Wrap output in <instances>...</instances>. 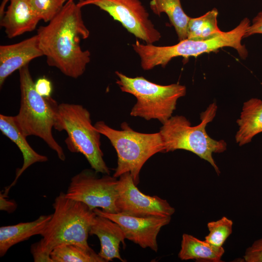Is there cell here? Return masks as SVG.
Returning a JSON list of instances; mask_svg holds the SVG:
<instances>
[{"label":"cell","mask_w":262,"mask_h":262,"mask_svg":"<svg viewBox=\"0 0 262 262\" xmlns=\"http://www.w3.org/2000/svg\"><path fill=\"white\" fill-rule=\"evenodd\" d=\"M81 8L74 1L66 2L48 25L38 28L36 34L48 65L74 79L83 74L90 61L89 51L83 50L80 44L90 33Z\"/></svg>","instance_id":"obj_1"},{"label":"cell","mask_w":262,"mask_h":262,"mask_svg":"<svg viewBox=\"0 0 262 262\" xmlns=\"http://www.w3.org/2000/svg\"><path fill=\"white\" fill-rule=\"evenodd\" d=\"M250 25L249 19L246 17L233 29L223 32L208 40L186 39L169 46H156L153 44L144 45L136 41L132 46L139 56L141 66L145 70H150L158 66L164 67L175 57H196L205 53L215 52L223 47L234 49L240 57L245 59L248 51L245 46L242 44L241 40Z\"/></svg>","instance_id":"obj_2"},{"label":"cell","mask_w":262,"mask_h":262,"mask_svg":"<svg viewBox=\"0 0 262 262\" xmlns=\"http://www.w3.org/2000/svg\"><path fill=\"white\" fill-rule=\"evenodd\" d=\"M51 217L37 242L42 250L50 255L52 249L63 244H74L86 249L91 248L88 238L96 215L84 203L67 197L61 192L52 204Z\"/></svg>","instance_id":"obj_3"},{"label":"cell","mask_w":262,"mask_h":262,"mask_svg":"<svg viewBox=\"0 0 262 262\" xmlns=\"http://www.w3.org/2000/svg\"><path fill=\"white\" fill-rule=\"evenodd\" d=\"M18 71L20 105L18 113L14 116L18 127L26 137L33 135L42 139L64 161L65 152L52 132L58 104L51 97H43L37 92L29 65Z\"/></svg>","instance_id":"obj_4"},{"label":"cell","mask_w":262,"mask_h":262,"mask_svg":"<svg viewBox=\"0 0 262 262\" xmlns=\"http://www.w3.org/2000/svg\"><path fill=\"white\" fill-rule=\"evenodd\" d=\"M217 109L215 103L210 104L200 114L201 122L195 126L183 115L172 116L163 124L159 132L165 152L177 149L192 152L209 162L218 175L220 173L213 157V153H221L227 149L223 140H216L209 136L206 131L207 124L214 118Z\"/></svg>","instance_id":"obj_5"},{"label":"cell","mask_w":262,"mask_h":262,"mask_svg":"<svg viewBox=\"0 0 262 262\" xmlns=\"http://www.w3.org/2000/svg\"><path fill=\"white\" fill-rule=\"evenodd\" d=\"M54 128L65 131V142L71 152L80 153L97 173L110 175L101 149V133L92 125L89 112L82 105L62 103L58 105Z\"/></svg>","instance_id":"obj_6"},{"label":"cell","mask_w":262,"mask_h":262,"mask_svg":"<svg viewBox=\"0 0 262 262\" xmlns=\"http://www.w3.org/2000/svg\"><path fill=\"white\" fill-rule=\"evenodd\" d=\"M95 127L110 141L116 150L117 165L113 176L119 178L129 172L135 184L139 182L140 172L145 163L159 152H165L160 132L145 133L136 131L126 122L121 124V130L114 129L103 121Z\"/></svg>","instance_id":"obj_7"},{"label":"cell","mask_w":262,"mask_h":262,"mask_svg":"<svg viewBox=\"0 0 262 262\" xmlns=\"http://www.w3.org/2000/svg\"><path fill=\"white\" fill-rule=\"evenodd\" d=\"M116 83L122 92L137 99L130 115L147 120L157 119L162 124L172 116L179 98L184 96V85L173 83L162 85L149 81L142 76L131 78L119 71Z\"/></svg>","instance_id":"obj_8"},{"label":"cell","mask_w":262,"mask_h":262,"mask_svg":"<svg viewBox=\"0 0 262 262\" xmlns=\"http://www.w3.org/2000/svg\"><path fill=\"white\" fill-rule=\"evenodd\" d=\"M97 174L93 169H86L74 176L65 193L66 196L84 203L93 211L100 208L107 213H117V178L107 174L99 177Z\"/></svg>","instance_id":"obj_9"},{"label":"cell","mask_w":262,"mask_h":262,"mask_svg":"<svg viewBox=\"0 0 262 262\" xmlns=\"http://www.w3.org/2000/svg\"><path fill=\"white\" fill-rule=\"evenodd\" d=\"M77 4L81 8L89 5L98 7L147 44H152L161 37L140 0H84Z\"/></svg>","instance_id":"obj_10"},{"label":"cell","mask_w":262,"mask_h":262,"mask_svg":"<svg viewBox=\"0 0 262 262\" xmlns=\"http://www.w3.org/2000/svg\"><path fill=\"white\" fill-rule=\"evenodd\" d=\"M129 172L119 177L116 207L117 213L135 216H171L175 209L165 199L142 193Z\"/></svg>","instance_id":"obj_11"},{"label":"cell","mask_w":262,"mask_h":262,"mask_svg":"<svg viewBox=\"0 0 262 262\" xmlns=\"http://www.w3.org/2000/svg\"><path fill=\"white\" fill-rule=\"evenodd\" d=\"M96 214L108 218L121 228L126 238L143 248H149L157 252V237L162 228L168 224L171 216H135L120 213H109L95 209Z\"/></svg>","instance_id":"obj_12"},{"label":"cell","mask_w":262,"mask_h":262,"mask_svg":"<svg viewBox=\"0 0 262 262\" xmlns=\"http://www.w3.org/2000/svg\"><path fill=\"white\" fill-rule=\"evenodd\" d=\"M44 56L37 35L19 42L0 46V86L13 72Z\"/></svg>","instance_id":"obj_13"},{"label":"cell","mask_w":262,"mask_h":262,"mask_svg":"<svg viewBox=\"0 0 262 262\" xmlns=\"http://www.w3.org/2000/svg\"><path fill=\"white\" fill-rule=\"evenodd\" d=\"M89 234L97 236L99 240L100 249L98 255L104 262L117 259L125 262L119 251L120 244L125 245V235L120 226L108 218L96 214Z\"/></svg>","instance_id":"obj_14"},{"label":"cell","mask_w":262,"mask_h":262,"mask_svg":"<svg viewBox=\"0 0 262 262\" xmlns=\"http://www.w3.org/2000/svg\"><path fill=\"white\" fill-rule=\"evenodd\" d=\"M10 4L0 16V25L7 36L14 38L34 30L40 19L29 0H9Z\"/></svg>","instance_id":"obj_15"},{"label":"cell","mask_w":262,"mask_h":262,"mask_svg":"<svg viewBox=\"0 0 262 262\" xmlns=\"http://www.w3.org/2000/svg\"><path fill=\"white\" fill-rule=\"evenodd\" d=\"M0 130L3 135L9 138L17 146L22 153L23 163L20 168L17 169L15 180L8 186L5 188L3 193L8 195L9 190L14 186L22 174L30 166L36 163L46 162L47 156L38 153L29 145L26 137L18 127L14 116L0 115Z\"/></svg>","instance_id":"obj_16"},{"label":"cell","mask_w":262,"mask_h":262,"mask_svg":"<svg viewBox=\"0 0 262 262\" xmlns=\"http://www.w3.org/2000/svg\"><path fill=\"white\" fill-rule=\"evenodd\" d=\"M51 214L42 215L34 221L1 226L0 228V256L3 257L13 246L36 235H41Z\"/></svg>","instance_id":"obj_17"},{"label":"cell","mask_w":262,"mask_h":262,"mask_svg":"<svg viewBox=\"0 0 262 262\" xmlns=\"http://www.w3.org/2000/svg\"><path fill=\"white\" fill-rule=\"evenodd\" d=\"M236 122L239 126L235 135L236 143L242 146L251 142L255 135L262 132V100L252 98L245 102Z\"/></svg>","instance_id":"obj_18"},{"label":"cell","mask_w":262,"mask_h":262,"mask_svg":"<svg viewBox=\"0 0 262 262\" xmlns=\"http://www.w3.org/2000/svg\"><path fill=\"white\" fill-rule=\"evenodd\" d=\"M225 252L223 247H217L206 241L184 233L178 257L181 260H195L200 262H220Z\"/></svg>","instance_id":"obj_19"},{"label":"cell","mask_w":262,"mask_h":262,"mask_svg":"<svg viewBox=\"0 0 262 262\" xmlns=\"http://www.w3.org/2000/svg\"><path fill=\"white\" fill-rule=\"evenodd\" d=\"M150 7L155 14L165 13L174 26L179 41L187 38V28L190 17L184 12L180 0H151Z\"/></svg>","instance_id":"obj_20"},{"label":"cell","mask_w":262,"mask_h":262,"mask_svg":"<svg viewBox=\"0 0 262 262\" xmlns=\"http://www.w3.org/2000/svg\"><path fill=\"white\" fill-rule=\"evenodd\" d=\"M218 10L213 8L203 16L190 17L187 28V38L195 40H206L221 34L218 27Z\"/></svg>","instance_id":"obj_21"},{"label":"cell","mask_w":262,"mask_h":262,"mask_svg":"<svg viewBox=\"0 0 262 262\" xmlns=\"http://www.w3.org/2000/svg\"><path fill=\"white\" fill-rule=\"evenodd\" d=\"M52 262H105L92 248L86 249L74 244H63L51 252Z\"/></svg>","instance_id":"obj_22"},{"label":"cell","mask_w":262,"mask_h":262,"mask_svg":"<svg viewBox=\"0 0 262 262\" xmlns=\"http://www.w3.org/2000/svg\"><path fill=\"white\" fill-rule=\"evenodd\" d=\"M233 221L226 216L208 223L209 233L205 241L213 246L223 247L227 239L232 231Z\"/></svg>","instance_id":"obj_23"},{"label":"cell","mask_w":262,"mask_h":262,"mask_svg":"<svg viewBox=\"0 0 262 262\" xmlns=\"http://www.w3.org/2000/svg\"><path fill=\"white\" fill-rule=\"evenodd\" d=\"M29 1L40 20L49 22L62 10L67 0H29Z\"/></svg>","instance_id":"obj_24"},{"label":"cell","mask_w":262,"mask_h":262,"mask_svg":"<svg viewBox=\"0 0 262 262\" xmlns=\"http://www.w3.org/2000/svg\"><path fill=\"white\" fill-rule=\"evenodd\" d=\"M244 259L246 262H262V238L246 249Z\"/></svg>","instance_id":"obj_25"},{"label":"cell","mask_w":262,"mask_h":262,"mask_svg":"<svg viewBox=\"0 0 262 262\" xmlns=\"http://www.w3.org/2000/svg\"><path fill=\"white\" fill-rule=\"evenodd\" d=\"M35 89L41 96L45 98L50 97L52 90L50 81L45 77L38 79L35 82Z\"/></svg>","instance_id":"obj_26"},{"label":"cell","mask_w":262,"mask_h":262,"mask_svg":"<svg viewBox=\"0 0 262 262\" xmlns=\"http://www.w3.org/2000/svg\"><path fill=\"white\" fill-rule=\"evenodd\" d=\"M255 34H262V10L253 19L252 24L247 29L244 37Z\"/></svg>","instance_id":"obj_27"},{"label":"cell","mask_w":262,"mask_h":262,"mask_svg":"<svg viewBox=\"0 0 262 262\" xmlns=\"http://www.w3.org/2000/svg\"><path fill=\"white\" fill-rule=\"evenodd\" d=\"M31 252L35 262H52L50 256L42 250L37 242L32 244Z\"/></svg>","instance_id":"obj_28"},{"label":"cell","mask_w":262,"mask_h":262,"mask_svg":"<svg viewBox=\"0 0 262 262\" xmlns=\"http://www.w3.org/2000/svg\"><path fill=\"white\" fill-rule=\"evenodd\" d=\"M7 196L0 193V209L9 213L13 212L16 208L17 205L13 200L7 199Z\"/></svg>","instance_id":"obj_29"},{"label":"cell","mask_w":262,"mask_h":262,"mask_svg":"<svg viewBox=\"0 0 262 262\" xmlns=\"http://www.w3.org/2000/svg\"><path fill=\"white\" fill-rule=\"evenodd\" d=\"M74 0H67V2H72V1H74ZM84 0H79V2H81V1H82Z\"/></svg>","instance_id":"obj_30"}]
</instances>
